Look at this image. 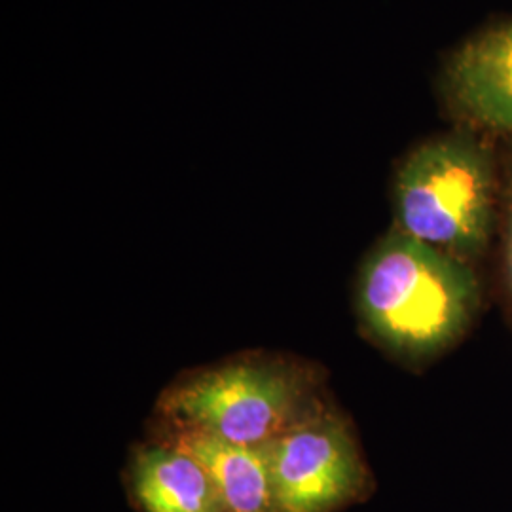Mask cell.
<instances>
[{
	"mask_svg": "<svg viewBox=\"0 0 512 512\" xmlns=\"http://www.w3.org/2000/svg\"><path fill=\"white\" fill-rule=\"evenodd\" d=\"M478 304L480 287L467 262L401 230L380 239L359 272L357 311L365 329L408 361L456 344Z\"/></svg>",
	"mask_w": 512,
	"mask_h": 512,
	"instance_id": "1",
	"label": "cell"
},
{
	"mask_svg": "<svg viewBox=\"0 0 512 512\" xmlns=\"http://www.w3.org/2000/svg\"><path fill=\"white\" fill-rule=\"evenodd\" d=\"M327 403L313 366L249 355L194 370L165 387L156 414L162 433H196L264 448Z\"/></svg>",
	"mask_w": 512,
	"mask_h": 512,
	"instance_id": "2",
	"label": "cell"
},
{
	"mask_svg": "<svg viewBox=\"0 0 512 512\" xmlns=\"http://www.w3.org/2000/svg\"><path fill=\"white\" fill-rule=\"evenodd\" d=\"M395 215L404 234L469 264L488 247L494 222V165L473 137L423 143L395 179Z\"/></svg>",
	"mask_w": 512,
	"mask_h": 512,
	"instance_id": "3",
	"label": "cell"
},
{
	"mask_svg": "<svg viewBox=\"0 0 512 512\" xmlns=\"http://www.w3.org/2000/svg\"><path fill=\"white\" fill-rule=\"evenodd\" d=\"M264 448L277 512H340L372 490L359 442L327 403Z\"/></svg>",
	"mask_w": 512,
	"mask_h": 512,
	"instance_id": "4",
	"label": "cell"
},
{
	"mask_svg": "<svg viewBox=\"0 0 512 512\" xmlns=\"http://www.w3.org/2000/svg\"><path fill=\"white\" fill-rule=\"evenodd\" d=\"M444 92L467 122L512 137V21L454 52L444 71Z\"/></svg>",
	"mask_w": 512,
	"mask_h": 512,
	"instance_id": "5",
	"label": "cell"
},
{
	"mask_svg": "<svg viewBox=\"0 0 512 512\" xmlns=\"http://www.w3.org/2000/svg\"><path fill=\"white\" fill-rule=\"evenodd\" d=\"M126 488L141 512H228L202 463L165 440L133 448Z\"/></svg>",
	"mask_w": 512,
	"mask_h": 512,
	"instance_id": "6",
	"label": "cell"
},
{
	"mask_svg": "<svg viewBox=\"0 0 512 512\" xmlns=\"http://www.w3.org/2000/svg\"><path fill=\"white\" fill-rule=\"evenodd\" d=\"M158 439L202 463L228 512H277L266 448L238 446L196 433H162Z\"/></svg>",
	"mask_w": 512,
	"mask_h": 512,
	"instance_id": "7",
	"label": "cell"
},
{
	"mask_svg": "<svg viewBox=\"0 0 512 512\" xmlns=\"http://www.w3.org/2000/svg\"><path fill=\"white\" fill-rule=\"evenodd\" d=\"M503 268H505V281L507 289L512 296V200L509 205V217L505 228V255H503Z\"/></svg>",
	"mask_w": 512,
	"mask_h": 512,
	"instance_id": "8",
	"label": "cell"
}]
</instances>
